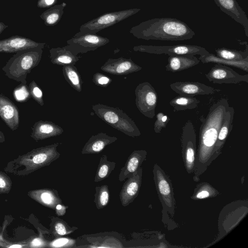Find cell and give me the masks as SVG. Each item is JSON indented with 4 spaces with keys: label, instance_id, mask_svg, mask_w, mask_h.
<instances>
[{
    "label": "cell",
    "instance_id": "cell-1",
    "mask_svg": "<svg viewBox=\"0 0 248 248\" xmlns=\"http://www.w3.org/2000/svg\"><path fill=\"white\" fill-rule=\"evenodd\" d=\"M229 106L226 98H221L212 105L200 129L199 142L196 153L193 179L200 180L212 162V156L219 130Z\"/></svg>",
    "mask_w": 248,
    "mask_h": 248
},
{
    "label": "cell",
    "instance_id": "cell-2",
    "mask_svg": "<svg viewBox=\"0 0 248 248\" xmlns=\"http://www.w3.org/2000/svg\"><path fill=\"white\" fill-rule=\"evenodd\" d=\"M194 31L185 22L171 17L155 18L138 27V37L146 40L183 41L192 39Z\"/></svg>",
    "mask_w": 248,
    "mask_h": 248
},
{
    "label": "cell",
    "instance_id": "cell-3",
    "mask_svg": "<svg viewBox=\"0 0 248 248\" xmlns=\"http://www.w3.org/2000/svg\"><path fill=\"white\" fill-rule=\"evenodd\" d=\"M59 143L33 149L9 162L4 170L14 175L24 176L50 165L59 158Z\"/></svg>",
    "mask_w": 248,
    "mask_h": 248
},
{
    "label": "cell",
    "instance_id": "cell-4",
    "mask_svg": "<svg viewBox=\"0 0 248 248\" xmlns=\"http://www.w3.org/2000/svg\"><path fill=\"white\" fill-rule=\"evenodd\" d=\"M44 47H37L16 52L2 67L10 79L26 84L27 75L41 59Z\"/></svg>",
    "mask_w": 248,
    "mask_h": 248
},
{
    "label": "cell",
    "instance_id": "cell-5",
    "mask_svg": "<svg viewBox=\"0 0 248 248\" xmlns=\"http://www.w3.org/2000/svg\"><path fill=\"white\" fill-rule=\"evenodd\" d=\"M95 114L113 128L134 138L141 133L134 121L121 109L101 104L92 106Z\"/></svg>",
    "mask_w": 248,
    "mask_h": 248
},
{
    "label": "cell",
    "instance_id": "cell-6",
    "mask_svg": "<svg viewBox=\"0 0 248 248\" xmlns=\"http://www.w3.org/2000/svg\"><path fill=\"white\" fill-rule=\"evenodd\" d=\"M154 180L160 201L163 207L162 214L173 217L175 213V200L171 181L164 170L155 164L153 168Z\"/></svg>",
    "mask_w": 248,
    "mask_h": 248
},
{
    "label": "cell",
    "instance_id": "cell-7",
    "mask_svg": "<svg viewBox=\"0 0 248 248\" xmlns=\"http://www.w3.org/2000/svg\"><path fill=\"white\" fill-rule=\"evenodd\" d=\"M182 153L185 168L188 174L194 172L196 158V135L194 126L188 120L182 128Z\"/></svg>",
    "mask_w": 248,
    "mask_h": 248
},
{
    "label": "cell",
    "instance_id": "cell-8",
    "mask_svg": "<svg viewBox=\"0 0 248 248\" xmlns=\"http://www.w3.org/2000/svg\"><path fill=\"white\" fill-rule=\"evenodd\" d=\"M134 50L154 54L171 55L203 56L209 52L204 47L191 45H177L173 46H135Z\"/></svg>",
    "mask_w": 248,
    "mask_h": 248
},
{
    "label": "cell",
    "instance_id": "cell-9",
    "mask_svg": "<svg viewBox=\"0 0 248 248\" xmlns=\"http://www.w3.org/2000/svg\"><path fill=\"white\" fill-rule=\"evenodd\" d=\"M136 105L140 112L146 117L153 118L157 100V94L148 82L140 83L136 87Z\"/></svg>",
    "mask_w": 248,
    "mask_h": 248
},
{
    "label": "cell",
    "instance_id": "cell-10",
    "mask_svg": "<svg viewBox=\"0 0 248 248\" xmlns=\"http://www.w3.org/2000/svg\"><path fill=\"white\" fill-rule=\"evenodd\" d=\"M207 79L215 84H237L248 83V75H241L228 66L216 64L205 74Z\"/></svg>",
    "mask_w": 248,
    "mask_h": 248
},
{
    "label": "cell",
    "instance_id": "cell-11",
    "mask_svg": "<svg viewBox=\"0 0 248 248\" xmlns=\"http://www.w3.org/2000/svg\"><path fill=\"white\" fill-rule=\"evenodd\" d=\"M142 168L140 167L123 184L119 193L121 204L126 207L137 197L141 185Z\"/></svg>",
    "mask_w": 248,
    "mask_h": 248
},
{
    "label": "cell",
    "instance_id": "cell-12",
    "mask_svg": "<svg viewBox=\"0 0 248 248\" xmlns=\"http://www.w3.org/2000/svg\"><path fill=\"white\" fill-rule=\"evenodd\" d=\"M170 89L182 96L193 97L198 95H209L220 91L198 82H175L170 85Z\"/></svg>",
    "mask_w": 248,
    "mask_h": 248
},
{
    "label": "cell",
    "instance_id": "cell-13",
    "mask_svg": "<svg viewBox=\"0 0 248 248\" xmlns=\"http://www.w3.org/2000/svg\"><path fill=\"white\" fill-rule=\"evenodd\" d=\"M101 70L108 74L122 76L140 71L142 67L130 59L121 57L109 59L101 67Z\"/></svg>",
    "mask_w": 248,
    "mask_h": 248
},
{
    "label": "cell",
    "instance_id": "cell-14",
    "mask_svg": "<svg viewBox=\"0 0 248 248\" xmlns=\"http://www.w3.org/2000/svg\"><path fill=\"white\" fill-rule=\"evenodd\" d=\"M220 10L230 16L244 28L246 36H248V18L245 11L236 0H214Z\"/></svg>",
    "mask_w": 248,
    "mask_h": 248
},
{
    "label": "cell",
    "instance_id": "cell-15",
    "mask_svg": "<svg viewBox=\"0 0 248 248\" xmlns=\"http://www.w3.org/2000/svg\"><path fill=\"white\" fill-rule=\"evenodd\" d=\"M108 41L94 35H86L69 42V46L65 48L77 55L78 53H85L93 50L106 43Z\"/></svg>",
    "mask_w": 248,
    "mask_h": 248
},
{
    "label": "cell",
    "instance_id": "cell-16",
    "mask_svg": "<svg viewBox=\"0 0 248 248\" xmlns=\"http://www.w3.org/2000/svg\"><path fill=\"white\" fill-rule=\"evenodd\" d=\"M44 43H37L29 38L16 35L0 40V52L16 53L29 48L44 47Z\"/></svg>",
    "mask_w": 248,
    "mask_h": 248
},
{
    "label": "cell",
    "instance_id": "cell-17",
    "mask_svg": "<svg viewBox=\"0 0 248 248\" xmlns=\"http://www.w3.org/2000/svg\"><path fill=\"white\" fill-rule=\"evenodd\" d=\"M0 117L12 131L19 125L18 110L15 104L8 97L0 94Z\"/></svg>",
    "mask_w": 248,
    "mask_h": 248
},
{
    "label": "cell",
    "instance_id": "cell-18",
    "mask_svg": "<svg viewBox=\"0 0 248 248\" xmlns=\"http://www.w3.org/2000/svg\"><path fill=\"white\" fill-rule=\"evenodd\" d=\"M28 196L41 205L55 210L59 204L62 203L58 191L51 188H41L31 190L28 192Z\"/></svg>",
    "mask_w": 248,
    "mask_h": 248
},
{
    "label": "cell",
    "instance_id": "cell-19",
    "mask_svg": "<svg viewBox=\"0 0 248 248\" xmlns=\"http://www.w3.org/2000/svg\"><path fill=\"white\" fill-rule=\"evenodd\" d=\"M234 114L233 108L229 106L219 130L216 144L213 151V161L220 155L226 139L232 129Z\"/></svg>",
    "mask_w": 248,
    "mask_h": 248
},
{
    "label": "cell",
    "instance_id": "cell-20",
    "mask_svg": "<svg viewBox=\"0 0 248 248\" xmlns=\"http://www.w3.org/2000/svg\"><path fill=\"white\" fill-rule=\"evenodd\" d=\"M31 137L35 140H43L61 135L63 129L52 122L39 121L31 127Z\"/></svg>",
    "mask_w": 248,
    "mask_h": 248
},
{
    "label": "cell",
    "instance_id": "cell-21",
    "mask_svg": "<svg viewBox=\"0 0 248 248\" xmlns=\"http://www.w3.org/2000/svg\"><path fill=\"white\" fill-rule=\"evenodd\" d=\"M147 152L144 150H134L128 156L120 170L118 180L122 182L137 171L146 160Z\"/></svg>",
    "mask_w": 248,
    "mask_h": 248
},
{
    "label": "cell",
    "instance_id": "cell-22",
    "mask_svg": "<svg viewBox=\"0 0 248 248\" xmlns=\"http://www.w3.org/2000/svg\"><path fill=\"white\" fill-rule=\"evenodd\" d=\"M117 140V137L109 136L105 133L101 132L93 135L82 148L81 154L85 155L99 153L107 145L114 142Z\"/></svg>",
    "mask_w": 248,
    "mask_h": 248
},
{
    "label": "cell",
    "instance_id": "cell-23",
    "mask_svg": "<svg viewBox=\"0 0 248 248\" xmlns=\"http://www.w3.org/2000/svg\"><path fill=\"white\" fill-rule=\"evenodd\" d=\"M200 62L195 55L169 56L165 69L171 72H180L198 64Z\"/></svg>",
    "mask_w": 248,
    "mask_h": 248
},
{
    "label": "cell",
    "instance_id": "cell-24",
    "mask_svg": "<svg viewBox=\"0 0 248 248\" xmlns=\"http://www.w3.org/2000/svg\"><path fill=\"white\" fill-rule=\"evenodd\" d=\"M50 54L51 62L59 65H74L79 59L65 48H52Z\"/></svg>",
    "mask_w": 248,
    "mask_h": 248
},
{
    "label": "cell",
    "instance_id": "cell-25",
    "mask_svg": "<svg viewBox=\"0 0 248 248\" xmlns=\"http://www.w3.org/2000/svg\"><path fill=\"white\" fill-rule=\"evenodd\" d=\"M198 59L203 63L213 62L215 64L232 66L245 72H248V58L238 61H231L219 58L216 55L209 53L203 56H200Z\"/></svg>",
    "mask_w": 248,
    "mask_h": 248
},
{
    "label": "cell",
    "instance_id": "cell-26",
    "mask_svg": "<svg viewBox=\"0 0 248 248\" xmlns=\"http://www.w3.org/2000/svg\"><path fill=\"white\" fill-rule=\"evenodd\" d=\"M62 74L66 81L78 92L82 90V81L78 69L74 65H65L62 67Z\"/></svg>",
    "mask_w": 248,
    "mask_h": 248
},
{
    "label": "cell",
    "instance_id": "cell-27",
    "mask_svg": "<svg viewBox=\"0 0 248 248\" xmlns=\"http://www.w3.org/2000/svg\"><path fill=\"white\" fill-rule=\"evenodd\" d=\"M200 101L195 97L180 95L171 99L170 105L174 111L192 109L197 108Z\"/></svg>",
    "mask_w": 248,
    "mask_h": 248
},
{
    "label": "cell",
    "instance_id": "cell-28",
    "mask_svg": "<svg viewBox=\"0 0 248 248\" xmlns=\"http://www.w3.org/2000/svg\"><path fill=\"white\" fill-rule=\"evenodd\" d=\"M50 228L51 233L55 237H60L73 233L78 229L76 227H70L66 222L58 217H50Z\"/></svg>",
    "mask_w": 248,
    "mask_h": 248
},
{
    "label": "cell",
    "instance_id": "cell-29",
    "mask_svg": "<svg viewBox=\"0 0 248 248\" xmlns=\"http://www.w3.org/2000/svg\"><path fill=\"white\" fill-rule=\"evenodd\" d=\"M116 163L108 160V156L104 155L102 156L99 162L94 177V182H99L107 178L114 170Z\"/></svg>",
    "mask_w": 248,
    "mask_h": 248
},
{
    "label": "cell",
    "instance_id": "cell-30",
    "mask_svg": "<svg viewBox=\"0 0 248 248\" xmlns=\"http://www.w3.org/2000/svg\"><path fill=\"white\" fill-rule=\"evenodd\" d=\"M219 194L218 190L210 184L203 182L197 186L190 198L192 200H198L215 197Z\"/></svg>",
    "mask_w": 248,
    "mask_h": 248
},
{
    "label": "cell",
    "instance_id": "cell-31",
    "mask_svg": "<svg viewBox=\"0 0 248 248\" xmlns=\"http://www.w3.org/2000/svg\"><path fill=\"white\" fill-rule=\"evenodd\" d=\"M215 52L218 57L228 60L238 61L248 58L247 44L245 51L221 47L215 49Z\"/></svg>",
    "mask_w": 248,
    "mask_h": 248
},
{
    "label": "cell",
    "instance_id": "cell-32",
    "mask_svg": "<svg viewBox=\"0 0 248 248\" xmlns=\"http://www.w3.org/2000/svg\"><path fill=\"white\" fill-rule=\"evenodd\" d=\"M109 201V191L108 186L103 185L97 186L95 188L94 202L97 209L104 208L108 203Z\"/></svg>",
    "mask_w": 248,
    "mask_h": 248
},
{
    "label": "cell",
    "instance_id": "cell-33",
    "mask_svg": "<svg viewBox=\"0 0 248 248\" xmlns=\"http://www.w3.org/2000/svg\"><path fill=\"white\" fill-rule=\"evenodd\" d=\"M122 16V13L107 14L100 17L95 22L93 23V25L96 28L105 27L115 22L119 18H121Z\"/></svg>",
    "mask_w": 248,
    "mask_h": 248
},
{
    "label": "cell",
    "instance_id": "cell-34",
    "mask_svg": "<svg viewBox=\"0 0 248 248\" xmlns=\"http://www.w3.org/2000/svg\"><path fill=\"white\" fill-rule=\"evenodd\" d=\"M30 95L33 99L40 106L44 104L43 92L36 82L32 80L28 86Z\"/></svg>",
    "mask_w": 248,
    "mask_h": 248
},
{
    "label": "cell",
    "instance_id": "cell-35",
    "mask_svg": "<svg viewBox=\"0 0 248 248\" xmlns=\"http://www.w3.org/2000/svg\"><path fill=\"white\" fill-rule=\"evenodd\" d=\"M12 181L5 173L0 171V194H8L11 190Z\"/></svg>",
    "mask_w": 248,
    "mask_h": 248
},
{
    "label": "cell",
    "instance_id": "cell-36",
    "mask_svg": "<svg viewBox=\"0 0 248 248\" xmlns=\"http://www.w3.org/2000/svg\"><path fill=\"white\" fill-rule=\"evenodd\" d=\"M170 120L168 115L163 112H159L156 116V120L154 124V130L156 133H160L163 128L166 127Z\"/></svg>",
    "mask_w": 248,
    "mask_h": 248
},
{
    "label": "cell",
    "instance_id": "cell-37",
    "mask_svg": "<svg viewBox=\"0 0 248 248\" xmlns=\"http://www.w3.org/2000/svg\"><path fill=\"white\" fill-rule=\"evenodd\" d=\"M30 95L29 88L26 84H22L21 86L17 87L14 91V97L18 101L28 99Z\"/></svg>",
    "mask_w": 248,
    "mask_h": 248
},
{
    "label": "cell",
    "instance_id": "cell-38",
    "mask_svg": "<svg viewBox=\"0 0 248 248\" xmlns=\"http://www.w3.org/2000/svg\"><path fill=\"white\" fill-rule=\"evenodd\" d=\"M93 81L98 86L106 87L110 84L112 79L104 74L97 72L93 75Z\"/></svg>",
    "mask_w": 248,
    "mask_h": 248
},
{
    "label": "cell",
    "instance_id": "cell-39",
    "mask_svg": "<svg viewBox=\"0 0 248 248\" xmlns=\"http://www.w3.org/2000/svg\"><path fill=\"white\" fill-rule=\"evenodd\" d=\"M41 17L45 20L46 24L52 25L58 20L59 15L54 11H48L43 13Z\"/></svg>",
    "mask_w": 248,
    "mask_h": 248
},
{
    "label": "cell",
    "instance_id": "cell-40",
    "mask_svg": "<svg viewBox=\"0 0 248 248\" xmlns=\"http://www.w3.org/2000/svg\"><path fill=\"white\" fill-rule=\"evenodd\" d=\"M68 208V206L62 204H58L55 209L56 214L58 216H62L65 214L66 209Z\"/></svg>",
    "mask_w": 248,
    "mask_h": 248
},
{
    "label": "cell",
    "instance_id": "cell-41",
    "mask_svg": "<svg viewBox=\"0 0 248 248\" xmlns=\"http://www.w3.org/2000/svg\"><path fill=\"white\" fill-rule=\"evenodd\" d=\"M44 241L40 238H36L31 242L29 247H42L45 246Z\"/></svg>",
    "mask_w": 248,
    "mask_h": 248
},
{
    "label": "cell",
    "instance_id": "cell-42",
    "mask_svg": "<svg viewBox=\"0 0 248 248\" xmlns=\"http://www.w3.org/2000/svg\"><path fill=\"white\" fill-rule=\"evenodd\" d=\"M54 1V0H39L37 2V6L39 7H43L51 5Z\"/></svg>",
    "mask_w": 248,
    "mask_h": 248
},
{
    "label": "cell",
    "instance_id": "cell-43",
    "mask_svg": "<svg viewBox=\"0 0 248 248\" xmlns=\"http://www.w3.org/2000/svg\"><path fill=\"white\" fill-rule=\"evenodd\" d=\"M5 138L3 133L0 130V143H3L5 141Z\"/></svg>",
    "mask_w": 248,
    "mask_h": 248
},
{
    "label": "cell",
    "instance_id": "cell-44",
    "mask_svg": "<svg viewBox=\"0 0 248 248\" xmlns=\"http://www.w3.org/2000/svg\"><path fill=\"white\" fill-rule=\"evenodd\" d=\"M7 27V25L4 24L3 23L0 22V34Z\"/></svg>",
    "mask_w": 248,
    "mask_h": 248
}]
</instances>
